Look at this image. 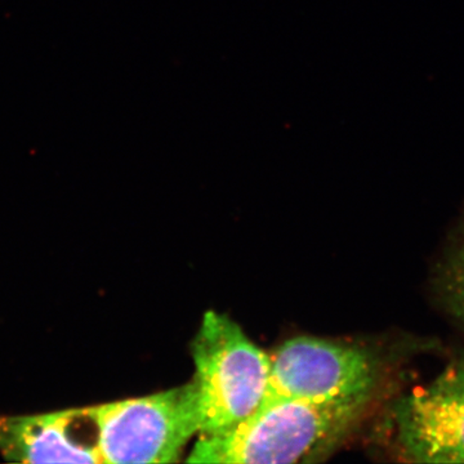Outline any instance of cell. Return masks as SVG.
<instances>
[{"label": "cell", "instance_id": "cell-1", "mask_svg": "<svg viewBox=\"0 0 464 464\" xmlns=\"http://www.w3.org/2000/svg\"><path fill=\"white\" fill-rule=\"evenodd\" d=\"M368 406L280 400L218 431L201 433L188 463L314 462L331 454Z\"/></svg>", "mask_w": 464, "mask_h": 464}, {"label": "cell", "instance_id": "cell-2", "mask_svg": "<svg viewBox=\"0 0 464 464\" xmlns=\"http://www.w3.org/2000/svg\"><path fill=\"white\" fill-rule=\"evenodd\" d=\"M420 351H424V343L418 340L389 356L360 344L293 338L270 356V375L261 405L299 400L371 408L395 362Z\"/></svg>", "mask_w": 464, "mask_h": 464}, {"label": "cell", "instance_id": "cell-3", "mask_svg": "<svg viewBox=\"0 0 464 464\" xmlns=\"http://www.w3.org/2000/svg\"><path fill=\"white\" fill-rule=\"evenodd\" d=\"M200 433L218 431L255 413L270 375L267 353L230 317L208 311L192 342Z\"/></svg>", "mask_w": 464, "mask_h": 464}, {"label": "cell", "instance_id": "cell-4", "mask_svg": "<svg viewBox=\"0 0 464 464\" xmlns=\"http://www.w3.org/2000/svg\"><path fill=\"white\" fill-rule=\"evenodd\" d=\"M101 463H174L200 433L195 382L143 398L85 409Z\"/></svg>", "mask_w": 464, "mask_h": 464}, {"label": "cell", "instance_id": "cell-5", "mask_svg": "<svg viewBox=\"0 0 464 464\" xmlns=\"http://www.w3.org/2000/svg\"><path fill=\"white\" fill-rule=\"evenodd\" d=\"M390 423L402 460L464 463V353L429 384L396 399Z\"/></svg>", "mask_w": 464, "mask_h": 464}, {"label": "cell", "instance_id": "cell-6", "mask_svg": "<svg viewBox=\"0 0 464 464\" xmlns=\"http://www.w3.org/2000/svg\"><path fill=\"white\" fill-rule=\"evenodd\" d=\"M84 417V409L26 417L0 415V453L16 463H101L96 444L79 436Z\"/></svg>", "mask_w": 464, "mask_h": 464}, {"label": "cell", "instance_id": "cell-7", "mask_svg": "<svg viewBox=\"0 0 464 464\" xmlns=\"http://www.w3.org/2000/svg\"><path fill=\"white\" fill-rule=\"evenodd\" d=\"M432 284L440 307L464 331V217L442 250Z\"/></svg>", "mask_w": 464, "mask_h": 464}]
</instances>
